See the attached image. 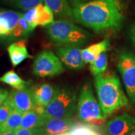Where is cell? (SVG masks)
I'll list each match as a JSON object with an SVG mask.
<instances>
[{"label": "cell", "instance_id": "1", "mask_svg": "<svg viewBox=\"0 0 135 135\" xmlns=\"http://www.w3.org/2000/svg\"><path fill=\"white\" fill-rule=\"evenodd\" d=\"M72 20L97 33L118 30L124 20L122 0H91L73 7Z\"/></svg>", "mask_w": 135, "mask_h": 135}, {"label": "cell", "instance_id": "2", "mask_svg": "<svg viewBox=\"0 0 135 135\" xmlns=\"http://www.w3.org/2000/svg\"><path fill=\"white\" fill-rule=\"evenodd\" d=\"M94 83L99 105L106 116L128 105L129 99L123 91L119 78L115 74L104 72L95 76Z\"/></svg>", "mask_w": 135, "mask_h": 135}, {"label": "cell", "instance_id": "3", "mask_svg": "<svg viewBox=\"0 0 135 135\" xmlns=\"http://www.w3.org/2000/svg\"><path fill=\"white\" fill-rule=\"evenodd\" d=\"M49 40L58 46L82 48L92 38L91 34L71 20L60 19L45 26Z\"/></svg>", "mask_w": 135, "mask_h": 135}, {"label": "cell", "instance_id": "4", "mask_svg": "<svg viewBox=\"0 0 135 135\" xmlns=\"http://www.w3.org/2000/svg\"><path fill=\"white\" fill-rule=\"evenodd\" d=\"M77 92L71 86L58 84L50 103L45 108V115L51 118H71L77 111Z\"/></svg>", "mask_w": 135, "mask_h": 135}, {"label": "cell", "instance_id": "5", "mask_svg": "<svg viewBox=\"0 0 135 135\" xmlns=\"http://www.w3.org/2000/svg\"><path fill=\"white\" fill-rule=\"evenodd\" d=\"M77 115L81 121L90 125L100 126L106 120V116L94 97L91 84L89 81L81 88L78 99Z\"/></svg>", "mask_w": 135, "mask_h": 135}, {"label": "cell", "instance_id": "6", "mask_svg": "<svg viewBox=\"0 0 135 135\" xmlns=\"http://www.w3.org/2000/svg\"><path fill=\"white\" fill-rule=\"evenodd\" d=\"M118 69L128 99L135 105V54L129 50L122 51L118 57Z\"/></svg>", "mask_w": 135, "mask_h": 135}, {"label": "cell", "instance_id": "7", "mask_svg": "<svg viewBox=\"0 0 135 135\" xmlns=\"http://www.w3.org/2000/svg\"><path fill=\"white\" fill-rule=\"evenodd\" d=\"M64 72L63 65L56 55L43 50L37 55L33 64V73L37 77H53Z\"/></svg>", "mask_w": 135, "mask_h": 135}, {"label": "cell", "instance_id": "8", "mask_svg": "<svg viewBox=\"0 0 135 135\" xmlns=\"http://www.w3.org/2000/svg\"><path fill=\"white\" fill-rule=\"evenodd\" d=\"M6 100L15 110L21 113L33 110L38 106L31 85L24 89L11 91Z\"/></svg>", "mask_w": 135, "mask_h": 135}, {"label": "cell", "instance_id": "9", "mask_svg": "<svg viewBox=\"0 0 135 135\" xmlns=\"http://www.w3.org/2000/svg\"><path fill=\"white\" fill-rule=\"evenodd\" d=\"M56 55L60 59L63 66L70 70L78 71L85 66L86 63L83 58L82 50L69 46H58Z\"/></svg>", "mask_w": 135, "mask_h": 135}, {"label": "cell", "instance_id": "10", "mask_svg": "<svg viewBox=\"0 0 135 135\" xmlns=\"http://www.w3.org/2000/svg\"><path fill=\"white\" fill-rule=\"evenodd\" d=\"M135 129V118L123 113L106 123L104 131L109 135H128Z\"/></svg>", "mask_w": 135, "mask_h": 135}, {"label": "cell", "instance_id": "11", "mask_svg": "<svg viewBox=\"0 0 135 135\" xmlns=\"http://www.w3.org/2000/svg\"><path fill=\"white\" fill-rule=\"evenodd\" d=\"M23 13L16 10L0 9V43L6 45L10 35L18 25Z\"/></svg>", "mask_w": 135, "mask_h": 135}, {"label": "cell", "instance_id": "12", "mask_svg": "<svg viewBox=\"0 0 135 135\" xmlns=\"http://www.w3.org/2000/svg\"><path fill=\"white\" fill-rule=\"evenodd\" d=\"M78 123L73 118H51L49 119L43 128L45 134H53L69 133Z\"/></svg>", "mask_w": 135, "mask_h": 135}, {"label": "cell", "instance_id": "13", "mask_svg": "<svg viewBox=\"0 0 135 135\" xmlns=\"http://www.w3.org/2000/svg\"><path fill=\"white\" fill-rule=\"evenodd\" d=\"M48 119L45 115V108L37 106L33 110L23 113L20 128H43Z\"/></svg>", "mask_w": 135, "mask_h": 135}, {"label": "cell", "instance_id": "14", "mask_svg": "<svg viewBox=\"0 0 135 135\" xmlns=\"http://www.w3.org/2000/svg\"><path fill=\"white\" fill-rule=\"evenodd\" d=\"M7 50L10 60L14 67L20 65L26 59L33 58V56L28 52L25 40L16 41L10 44Z\"/></svg>", "mask_w": 135, "mask_h": 135}, {"label": "cell", "instance_id": "15", "mask_svg": "<svg viewBox=\"0 0 135 135\" xmlns=\"http://www.w3.org/2000/svg\"><path fill=\"white\" fill-rule=\"evenodd\" d=\"M44 3L53 11L58 20H72L73 7L68 0H44Z\"/></svg>", "mask_w": 135, "mask_h": 135}, {"label": "cell", "instance_id": "16", "mask_svg": "<svg viewBox=\"0 0 135 135\" xmlns=\"http://www.w3.org/2000/svg\"><path fill=\"white\" fill-rule=\"evenodd\" d=\"M33 94L37 105L47 107L53 99L55 88L49 83H43L38 86L33 87Z\"/></svg>", "mask_w": 135, "mask_h": 135}, {"label": "cell", "instance_id": "17", "mask_svg": "<svg viewBox=\"0 0 135 135\" xmlns=\"http://www.w3.org/2000/svg\"><path fill=\"white\" fill-rule=\"evenodd\" d=\"M110 41L105 39L102 41L91 45L88 48L82 50L83 58L86 63H91L97 58L98 56L109 50Z\"/></svg>", "mask_w": 135, "mask_h": 135}, {"label": "cell", "instance_id": "18", "mask_svg": "<svg viewBox=\"0 0 135 135\" xmlns=\"http://www.w3.org/2000/svg\"><path fill=\"white\" fill-rule=\"evenodd\" d=\"M34 30L35 29L32 28L28 24L23 13L18 25L10 35L9 38H8L6 45H10L14 42L21 41V40H26L31 36Z\"/></svg>", "mask_w": 135, "mask_h": 135}, {"label": "cell", "instance_id": "19", "mask_svg": "<svg viewBox=\"0 0 135 135\" xmlns=\"http://www.w3.org/2000/svg\"><path fill=\"white\" fill-rule=\"evenodd\" d=\"M43 3L44 0H0V4L25 12Z\"/></svg>", "mask_w": 135, "mask_h": 135}, {"label": "cell", "instance_id": "20", "mask_svg": "<svg viewBox=\"0 0 135 135\" xmlns=\"http://www.w3.org/2000/svg\"><path fill=\"white\" fill-rule=\"evenodd\" d=\"M0 82L11 86L15 89H22L31 85L30 81L23 80L16 72L13 70L9 71L0 77Z\"/></svg>", "mask_w": 135, "mask_h": 135}, {"label": "cell", "instance_id": "21", "mask_svg": "<svg viewBox=\"0 0 135 135\" xmlns=\"http://www.w3.org/2000/svg\"><path fill=\"white\" fill-rule=\"evenodd\" d=\"M108 66V56L105 53L98 56L89 65V70L94 77L103 73Z\"/></svg>", "mask_w": 135, "mask_h": 135}, {"label": "cell", "instance_id": "22", "mask_svg": "<svg viewBox=\"0 0 135 135\" xmlns=\"http://www.w3.org/2000/svg\"><path fill=\"white\" fill-rule=\"evenodd\" d=\"M23 117V113L16 110L13 111L8 119L1 124V129L3 133L11 130H15L20 128Z\"/></svg>", "mask_w": 135, "mask_h": 135}, {"label": "cell", "instance_id": "23", "mask_svg": "<svg viewBox=\"0 0 135 135\" xmlns=\"http://www.w3.org/2000/svg\"><path fill=\"white\" fill-rule=\"evenodd\" d=\"M38 10V26H46L55 21L53 11L48 6L40 4L37 6Z\"/></svg>", "mask_w": 135, "mask_h": 135}, {"label": "cell", "instance_id": "24", "mask_svg": "<svg viewBox=\"0 0 135 135\" xmlns=\"http://www.w3.org/2000/svg\"><path fill=\"white\" fill-rule=\"evenodd\" d=\"M24 17L28 24L33 29L38 26V10L36 7L28 9L23 13Z\"/></svg>", "mask_w": 135, "mask_h": 135}, {"label": "cell", "instance_id": "25", "mask_svg": "<svg viewBox=\"0 0 135 135\" xmlns=\"http://www.w3.org/2000/svg\"><path fill=\"white\" fill-rule=\"evenodd\" d=\"M69 133L70 135H98V133L89 126L79 124Z\"/></svg>", "mask_w": 135, "mask_h": 135}, {"label": "cell", "instance_id": "26", "mask_svg": "<svg viewBox=\"0 0 135 135\" xmlns=\"http://www.w3.org/2000/svg\"><path fill=\"white\" fill-rule=\"evenodd\" d=\"M13 111L14 109L12 106L7 101L5 100L2 105L0 106V124H2L7 120Z\"/></svg>", "mask_w": 135, "mask_h": 135}, {"label": "cell", "instance_id": "27", "mask_svg": "<svg viewBox=\"0 0 135 135\" xmlns=\"http://www.w3.org/2000/svg\"><path fill=\"white\" fill-rule=\"evenodd\" d=\"M16 135H44L45 131L43 128H19L15 129Z\"/></svg>", "mask_w": 135, "mask_h": 135}, {"label": "cell", "instance_id": "28", "mask_svg": "<svg viewBox=\"0 0 135 135\" xmlns=\"http://www.w3.org/2000/svg\"><path fill=\"white\" fill-rule=\"evenodd\" d=\"M8 94H9V93H8V90H6V89L0 88V106L2 105L3 103L7 98Z\"/></svg>", "mask_w": 135, "mask_h": 135}, {"label": "cell", "instance_id": "29", "mask_svg": "<svg viewBox=\"0 0 135 135\" xmlns=\"http://www.w3.org/2000/svg\"><path fill=\"white\" fill-rule=\"evenodd\" d=\"M129 35L131 43L133 46L135 47V23L133 24L130 28Z\"/></svg>", "mask_w": 135, "mask_h": 135}, {"label": "cell", "instance_id": "30", "mask_svg": "<svg viewBox=\"0 0 135 135\" xmlns=\"http://www.w3.org/2000/svg\"><path fill=\"white\" fill-rule=\"evenodd\" d=\"M68 1L70 3L72 7H75V6H78V5L82 4V3H86L88 1H91V0H68Z\"/></svg>", "mask_w": 135, "mask_h": 135}, {"label": "cell", "instance_id": "31", "mask_svg": "<svg viewBox=\"0 0 135 135\" xmlns=\"http://www.w3.org/2000/svg\"><path fill=\"white\" fill-rule=\"evenodd\" d=\"M2 135H16V131H15V130L6 131V132L3 133Z\"/></svg>", "mask_w": 135, "mask_h": 135}, {"label": "cell", "instance_id": "32", "mask_svg": "<svg viewBox=\"0 0 135 135\" xmlns=\"http://www.w3.org/2000/svg\"><path fill=\"white\" fill-rule=\"evenodd\" d=\"M44 135H70V133H60V134H46Z\"/></svg>", "mask_w": 135, "mask_h": 135}, {"label": "cell", "instance_id": "33", "mask_svg": "<svg viewBox=\"0 0 135 135\" xmlns=\"http://www.w3.org/2000/svg\"><path fill=\"white\" fill-rule=\"evenodd\" d=\"M98 135H109V134H108V133H105L104 131V132L99 133V134H98Z\"/></svg>", "mask_w": 135, "mask_h": 135}, {"label": "cell", "instance_id": "34", "mask_svg": "<svg viewBox=\"0 0 135 135\" xmlns=\"http://www.w3.org/2000/svg\"><path fill=\"white\" fill-rule=\"evenodd\" d=\"M128 135H135V129H134V131H132V132L130 133L129 134H128Z\"/></svg>", "mask_w": 135, "mask_h": 135}, {"label": "cell", "instance_id": "35", "mask_svg": "<svg viewBox=\"0 0 135 135\" xmlns=\"http://www.w3.org/2000/svg\"><path fill=\"white\" fill-rule=\"evenodd\" d=\"M3 134V132L2 131H1V124H0V135H2Z\"/></svg>", "mask_w": 135, "mask_h": 135}]
</instances>
